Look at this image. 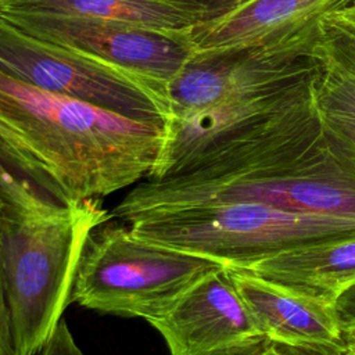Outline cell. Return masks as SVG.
<instances>
[{"label": "cell", "mask_w": 355, "mask_h": 355, "mask_svg": "<svg viewBox=\"0 0 355 355\" xmlns=\"http://www.w3.org/2000/svg\"><path fill=\"white\" fill-rule=\"evenodd\" d=\"M164 126L0 72V168L24 190L75 205L147 179Z\"/></svg>", "instance_id": "1"}, {"label": "cell", "mask_w": 355, "mask_h": 355, "mask_svg": "<svg viewBox=\"0 0 355 355\" xmlns=\"http://www.w3.org/2000/svg\"><path fill=\"white\" fill-rule=\"evenodd\" d=\"M112 215L96 198L62 205L0 171V277L14 355H36L71 302L92 232Z\"/></svg>", "instance_id": "2"}, {"label": "cell", "mask_w": 355, "mask_h": 355, "mask_svg": "<svg viewBox=\"0 0 355 355\" xmlns=\"http://www.w3.org/2000/svg\"><path fill=\"white\" fill-rule=\"evenodd\" d=\"M226 202L355 219V164L323 132L234 173L209 179H146L119 201L112 216L128 222L164 208Z\"/></svg>", "instance_id": "3"}, {"label": "cell", "mask_w": 355, "mask_h": 355, "mask_svg": "<svg viewBox=\"0 0 355 355\" xmlns=\"http://www.w3.org/2000/svg\"><path fill=\"white\" fill-rule=\"evenodd\" d=\"M315 76L169 116L158 159L147 179L223 175L288 143L320 122L313 100Z\"/></svg>", "instance_id": "4"}, {"label": "cell", "mask_w": 355, "mask_h": 355, "mask_svg": "<svg viewBox=\"0 0 355 355\" xmlns=\"http://www.w3.org/2000/svg\"><path fill=\"white\" fill-rule=\"evenodd\" d=\"M128 222L140 239L234 268L308 244L355 237V219L247 202L164 208Z\"/></svg>", "instance_id": "5"}, {"label": "cell", "mask_w": 355, "mask_h": 355, "mask_svg": "<svg viewBox=\"0 0 355 355\" xmlns=\"http://www.w3.org/2000/svg\"><path fill=\"white\" fill-rule=\"evenodd\" d=\"M220 266L140 239L129 226L100 225L82 252L71 302L150 322L164 315L200 277Z\"/></svg>", "instance_id": "6"}, {"label": "cell", "mask_w": 355, "mask_h": 355, "mask_svg": "<svg viewBox=\"0 0 355 355\" xmlns=\"http://www.w3.org/2000/svg\"><path fill=\"white\" fill-rule=\"evenodd\" d=\"M0 72L37 89L165 125L166 85L76 49L35 37L0 15Z\"/></svg>", "instance_id": "7"}, {"label": "cell", "mask_w": 355, "mask_h": 355, "mask_svg": "<svg viewBox=\"0 0 355 355\" xmlns=\"http://www.w3.org/2000/svg\"><path fill=\"white\" fill-rule=\"evenodd\" d=\"M21 31L168 83L194 54L191 29L169 31L79 15L0 11Z\"/></svg>", "instance_id": "8"}, {"label": "cell", "mask_w": 355, "mask_h": 355, "mask_svg": "<svg viewBox=\"0 0 355 355\" xmlns=\"http://www.w3.org/2000/svg\"><path fill=\"white\" fill-rule=\"evenodd\" d=\"M313 44L194 51L166 86L168 118L316 73Z\"/></svg>", "instance_id": "9"}, {"label": "cell", "mask_w": 355, "mask_h": 355, "mask_svg": "<svg viewBox=\"0 0 355 355\" xmlns=\"http://www.w3.org/2000/svg\"><path fill=\"white\" fill-rule=\"evenodd\" d=\"M148 323L171 355H257L266 343L225 266L200 277Z\"/></svg>", "instance_id": "10"}, {"label": "cell", "mask_w": 355, "mask_h": 355, "mask_svg": "<svg viewBox=\"0 0 355 355\" xmlns=\"http://www.w3.org/2000/svg\"><path fill=\"white\" fill-rule=\"evenodd\" d=\"M344 0H251L218 21L191 28L196 51L313 43L320 19Z\"/></svg>", "instance_id": "11"}, {"label": "cell", "mask_w": 355, "mask_h": 355, "mask_svg": "<svg viewBox=\"0 0 355 355\" xmlns=\"http://www.w3.org/2000/svg\"><path fill=\"white\" fill-rule=\"evenodd\" d=\"M266 341L291 347L344 345L336 304L266 280L248 269L225 266Z\"/></svg>", "instance_id": "12"}, {"label": "cell", "mask_w": 355, "mask_h": 355, "mask_svg": "<svg viewBox=\"0 0 355 355\" xmlns=\"http://www.w3.org/2000/svg\"><path fill=\"white\" fill-rule=\"evenodd\" d=\"M298 293L336 304L355 286V237L308 244L244 268Z\"/></svg>", "instance_id": "13"}, {"label": "cell", "mask_w": 355, "mask_h": 355, "mask_svg": "<svg viewBox=\"0 0 355 355\" xmlns=\"http://www.w3.org/2000/svg\"><path fill=\"white\" fill-rule=\"evenodd\" d=\"M0 11L79 15L169 31L198 25L193 12L172 0H4Z\"/></svg>", "instance_id": "14"}, {"label": "cell", "mask_w": 355, "mask_h": 355, "mask_svg": "<svg viewBox=\"0 0 355 355\" xmlns=\"http://www.w3.org/2000/svg\"><path fill=\"white\" fill-rule=\"evenodd\" d=\"M318 72L313 100L327 137L355 164V71L347 69L313 47Z\"/></svg>", "instance_id": "15"}, {"label": "cell", "mask_w": 355, "mask_h": 355, "mask_svg": "<svg viewBox=\"0 0 355 355\" xmlns=\"http://www.w3.org/2000/svg\"><path fill=\"white\" fill-rule=\"evenodd\" d=\"M315 49L336 64L355 71V6L329 12L320 19Z\"/></svg>", "instance_id": "16"}, {"label": "cell", "mask_w": 355, "mask_h": 355, "mask_svg": "<svg viewBox=\"0 0 355 355\" xmlns=\"http://www.w3.org/2000/svg\"><path fill=\"white\" fill-rule=\"evenodd\" d=\"M187 8L198 19V25L225 18L251 0H172ZM197 26V25H196Z\"/></svg>", "instance_id": "17"}, {"label": "cell", "mask_w": 355, "mask_h": 355, "mask_svg": "<svg viewBox=\"0 0 355 355\" xmlns=\"http://www.w3.org/2000/svg\"><path fill=\"white\" fill-rule=\"evenodd\" d=\"M42 355H86L76 344L64 319L60 320L55 330L43 347Z\"/></svg>", "instance_id": "18"}, {"label": "cell", "mask_w": 355, "mask_h": 355, "mask_svg": "<svg viewBox=\"0 0 355 355\" xmlns=\"http://www.w3.org/2000/svg\"><path fill=\"white\" fill-rule=\"evenodd\" d=\"M258 355H347L344 345L336 347H323V345H312V347H291L283 345L279 343L266 341Z\"/></svg>", "instance_id": "19"}, {"label": "cell", "mask_w": 355, "mask_h": 355, "mask_svg": "<svg viewBox=\"0 0 355 355\" xmlns=\"http://www.w3.org/2000/svg\"><path fill=\"white\" fill-rule=\"evenodd\" d=\"M0 355H14L8 313H7V306H6L3 286H1V277H0Z\"/></svg>", "instance_id": "20"}, {"label": "cell", "mask_w": 355, "mask_h": 355, "mask_svg": "<svg viewBox=\"0 0 355 355\" xmlns=\"http://www.w3.org/2000/svg\"><path fill=\"white\" fill-rule=\"evenodd\" d=\"M336 311L343 326L355 323V286L340 295L336 301Z\"/></svg>", "instance_id": "21"}, {"label": "cell", "mask_w": 355, "mask_h": 355, "mask_svg": "<svg viewBox=\"0 0 355 355\" xmlns=\"http://www.w3.org/2000/svg\"><path fill=\"white\" fill-rule=\"evenodd\" d=\"M344 327V348L347 355H355V323L345 324Z\"/></svg>", "instance_id": "22"}, {"label": "cell", "mask_w": 355, "mask_h": 355, "mask_svg": "<svg viewBox=\"0 0 355 355\" xmlns=\"http://www.w3.org/2000/svg\"><path fill=\"white\" fill-rule=\"evenodd\" d=\"M351 6H355V0H344V4L341 8H345V7H351ZM340 8V10H341Z\"/></svg>", "instance_id": "23"}, {"label": "cell", "mask_w": 355, "mask_h": 355, "mask_svg": "<svg viewBox=\"0 0 355 355\" xmlns=\"http://www.w3.org/2000/svg\"><path fill=\"white\" fill-rule=\"evenodd\" d=\"M4 3V0H0V7H1V4Z\"/></svg>", "instance_id": "24"}, {"label": "cell", "mask_w": 355, "mask_h": 355, "mask_svg": "<svg viewBox=\"0 0 355 355\" xmlns=\"http://www.w3.org/2000/svg\"><path fill=\"white\" fill-rule=\"evenodd\" d=\"M257 355H258V354H257Z\"/></svg>", "instance_id": "25"}]
</instances>
